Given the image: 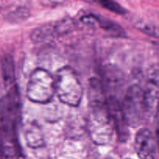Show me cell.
<instances>
[{"mask_svg": "<svg viewBox=\"0 0 159 159\" xmlns=\"http://www.w3.org/2000/svg\"><path fill=\"white\" fill-rule=\"evenodd\" d=\"M158 78L155 79H154L153 78V79L149 81L147 88L144 90V101H145L148 113H152L155 109H157L158 98Z\"/></svg>", "mask_w": 159, "mask_h": 159, "instance_id": "10", "label": "cell"}, {"mask_svg": "<svg viewBox=\"0 0 159 159\" xmlns=\"http://www.w3.org/2000/svg\"><path fill=\"white\" fill-rule=\"evenodd\" d=\"M57 31V26H51V25L40 26L37 29L34 30V32L31 34V39L34 42L43 41V40H48L50 37H53L54 33H56Z\"/></svg>", "mask_w": 159, "mask_h": 159, "instance_id": "12", "label": "cell"}, {"mask_svg": "<svg viewBox=\"0 0 159 159\" xmlns=\"http://www.w3.org/2000/svg\"><path fill=\"white\" fill-rule=\"evenodd\" d=\"M105 92L109 93L108 97L119 99V93L124 86L122 75L114 68H106L104 72V82L102 83ZM120 100V99H119Z\"/></svg>", "mask_w": 159, "mask_h": 159, "instance_id": "7", "label": "cell"}, {"mask_svg": "<svg viewBox=\"0 0 159 159\" xmlns=\"http://www.w3.org/2000/svg\"><path fill=\"white\" fill-rule=\"evenodd\" d=\"M26 140L28 146L33 148L41 147L43 143L41 130L37 126L30 125L26 130Z\"/></svg>", "mask_w": 159, "mask_h": 159, "instance_id": "11", "label": "cell"}, {"mask_svg": "<svg viewBox=\"0 0 159 159\" xmlns=\"http://www.w3.org/2000/svg\"><path fill=\"white\" fill-rule=\"evenodd\" d=\"M107 159H113V158H107Z\"/></svg>", "mask_w": 159, "mask_h": 159, "instance_id": "15", "label": "cell"}, {"mask_svg": "<svg viewBox=\"0 0 159 159\" xmlns=\"http://www.w3.org/2000/svg\"><path fill=\"white\" fill-rule=\"evenodd\" d=\"M126 159H130V158H126Z\"/></svg>", "mask_w": 159, "mask_h": 159, "instance_id": "16", "label": "cell"}, {"mask_svg": "<svg viewBox=\"0 0 159 159\" xmlns=\"http://www.w3.org/2000/svg\"><path fill=\"white\" fill-rule=\"evenodd\" d=\"M99 4H101V6L105 8V9L115 12V13L122 15V14H125L126 12H127V10L122 6H120L119 3L116 2L102 0V1L99 2Z\"/></svg>", "mask_w": 159, "mask_h": 159, "instance_id": "13", "label": "cell"}, {"mask_svg": "<svg viewBox=\"0 0 159 159\" xmlns=\"http://www.w3.org/2000/svg\"><path fill=\"white\" fill-rule=\"evenodd\" d=\"M3 154H4V151H3L2 148L0 146V159H3Z\"/></svg>", "mask_w": 159, "mask_h": 159, "instance_id": "14", "label": "cell"}, {"mask_svg": "<svg viewBox=\"0 0 159 159\" xmlns=\"http://www.w3.org/2000/svg\"><path fill=\"white\" fill-rule=\"evenodd\" d=\"M2 72L4 85L6 90L16 86V71L14 61L11 55H6L2 63Z\"/></svg>", "mask_w": 159, "mask_h": 159, "instance_id": "9", "label": "cell"}, {"mask_svg": "<svg viewBox=\"0 0 159 159\" xmlns=\"http://www.w3.org/2000/svg\"><path fill=\"white\" fill-rule=\"evenodd\" d=\"M55 94L62 103L71 107H79L83 96L82 83L73 68L63 67L54 78Z\"/></svg>", "mask_w": 159, "mask_h": 159, "instance_id": "2", "label": "cell"}, {"mask_svg": "<svg viewBox=\"0 0 159 159\" xmlns=\"http://www.w3.org/2000/svg\"><path fill=\"white\" fill-rule=\"evenodd\" d=\"M107 98V107L114 130L118 139L121 142H126L129 138L128 124L121 109V102L113 97Z\"/></svg>", "mask_w": 159, "mask_h": 159, "instance_id": "5", "label": "cell"}, {"mask_svg": "<svg viewBox=\"0 0 159 159\" xmlns=\"http://www.w3.org/2000/svg\"><path fill=\"white\" fill-rule=\"evenodd\" d=\"M121 109L128 127H139L148 113L144 90L137 85L129 87L121 102Z\"/></svg>", "mask_w": 159, "mask_h": 159, "instance_id": "4", "label": "cell"}, {"mask_svg": "<svg viewBox=\"0 0 159 159\" xmlns=\"http://www.w3.org/2000/svg\"><path fill=\"white\" fill-rule=\"evenodd\" d=\"M89 130L90 138L96 144L105 145L113 140V124L109 113L107 100L89 102Z\"/></svg>", "mask_w": 159, "mask_h": 159, "instance_id": "1", "label": "cell"}, {"mask_svg": "<svg viewBox=\"0 0 159 159\" xmlns=\"http://www.w3.org/2000/svg\"><path fill=\"white\" fill-rule=\"evenodd\" d=\"M82 20L85 23H96L99 26L104 30L110 33L111 35L115 37H124L125 35L124 29L120 26L117 23H114L110 20L104 18V17L99 16L96 15H89L83 17Z\"/></svg>", "mask_w": 159, "mask_h": 159, "instance_id": "8", "label": "cell"}, {"mask_svg": "<svg viewBox=\"0 0 159 159\" xmlns=\"http://www.w3.org/2000/svg\"><path fill=\"white\" fill-rule=\"evenodd\" d=\"M55 94L54 78L44 68H37L31 72L26 85V96L35 103L46 104Z\"/></svg>", "mask_w": 159, "mask_h": 159, "instance_id": "3", "label": "cell"}, {"mask_svg": "<svg viewBox=\"0 0 159 159\" xmlns=\"http://www.w3.org/2000/svg\"><path fill=\"white\" fill-rule=\"evenodd\" d=\"M134 148L140 159H155L157 144L155 136L149 129L141 128L137 133Z\"/></svg>", "mask_w": 159, "mask_h": 159, "instance_id": "6", "label": "cell"}]
</instances>
